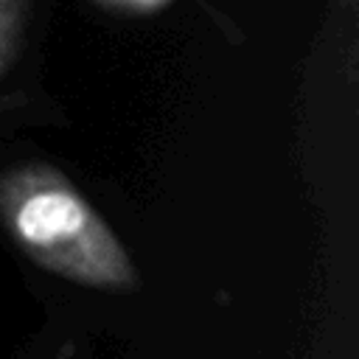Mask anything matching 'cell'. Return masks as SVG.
<instances>
[{"instance_id":"6da1fadb","label":"cell","mask_w":359,"mask_h":359,"mask_svg":"<svg viewBox=\"0 0 359 359\" xmlns=\"http://www.w3.org/2000/svg\"><path fill=\"white\" fill-rule=\"evenodd\" d=\"M0 233L42 272L101 294L143 289L132 252L73 182L48 157L20 154L0 163Z\"/></svg>"},{"instance_id":"7a4b0ae2","label":"cell","mask_w":359,"mask_h":359,"mask_svg":"<svg viewBox=\"0 0 359 359\" xmlns=\"http://www.w3.org/2000/svg\"><path fill=\"white\" fill-rule=\"evenodd\" d=\"M67 112L56 98L34 87H8L0 93V146L28 129L65 126Z\"/></svg>"},{"instance_id":"3957f363","label":"cell","mask_w":359,"mask_h":359,"mask_svg":"<svg viewBox=\"0 0 359 359\" xmlns=\"http://www.w3.org/2000/svg\"><path fill=\"white\" fill-rule=\"evenodd\" d=\"M3 359H101L90 334L65 317H50L17 342Z\"/></svg>"},{"instance_id":"277c9868","label":"cell","mask_w":359,"mask_h":359,"mask_svg":"<svg viewBox=\"0 0 359 359\" xmlns=\"http://www.w3.org/2000/svg\"><path fill=\"white\" fill-rule=\"evenodd\" d=\"M31 14L34 0H0V93L8 90V79L28 45Z\"/></svg>"}]
</instances>
